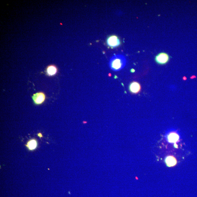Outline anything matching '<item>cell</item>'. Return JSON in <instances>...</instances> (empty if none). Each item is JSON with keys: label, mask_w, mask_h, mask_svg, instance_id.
I'll return each instance as SVG.
<instances>
[{"label": "cell", "mask_w": 197, "mask_h": 197, "mask_svg": "<svg viewBox=\"0 0 197 197\" xmlns=\"http://www.w3.org/2000/svg\"><path fill=\"white\" fill-rule=\"evenodd\" d=\"M126 59L122 55H116L113 56L109 61L110 68L114 71H119L123 68L125 66Z\"/></svg>", "instance_id": "obj_1"}, {"label": "cell", "mask_w": 197, "mask_h": 197, "mask_svg": "<svg viewBox=\"0 0 197 197\" xmlns=\"http://www.w3.org/2000/svg\"><path fill=\"white\" fill-rule=\"evenodd\" d=\"M170 60V56L165 52H161L157 54L155 58V61L157 64L161 65L167 64Z\"/></svg>", "instance_id": "obj_2"}, {"label": "cell", "mask_w": 197, "mask_h": 197, "mask_svg": "<svg viewBox=\"0 0 197 197\" xmlns=\"http://www.w3.org/2000/svg\"><path fill=\"white\" fill-rule=\"evenodd\" d=\"M107 44L110 47L114 48L120 45V40L116 36H111L107 38Z\"/></svg>", "instance_id": "obj_3"}, {"label": "cell", "mask_w": 197, "mask_h": 197, "mask_svg": "<svg viewBox=\"0 0 197 197\" xmlns=\"http://www.w3.org/2000/svg\"><path fill=\"white\" fill-rule=\"evenodd\" d=\"M129 90L130 92L133 94H138L140 92L141 90V87L140 84L137 82H131L129 86Z\"/></svg>", "instance_id": "obj_4"}, {"label": "cell", "mask_w": 197, "mask_h": 197, "mask_svg": "<svg viewBox=\"0 0 197 197\" xmlns=\"http://www.w3.org/2000/svg\"><path fill=\"white\" fill-rule=\"evenodd\" d=\"M32 98L34 103L37 104H40L43 103L45 99V94L43 93H38L33 95Z\"/></svg>", "instance_id": "obj_5"}, {"label": "cell", "mask_w": 197, "mask_h": 197, "mask_svg": "<svg viewBox=\"0 0 197 197\" xmlns=\"http://www.w3.org/2000/svg\"><path fill=\"white\" fill-rule=\"evenodd\" d=\"M179 136L177 133L171 132L167 136V140L170 143H175L179 140Z\"/></svg>", "instance_id": "obj_6"}, {"label": "cell", "mask_w": 197, "mask_h": 197, "mask_svg": "<svg viewBox=\"0 0 197 197\" xmlns=\"http://www.w3.org/2000/svg\"><path fill=\"white\" fill-rule=\"evenodd\" d=\"M165 161L167 166L169 167L174 166L177 163L176 159L172 156L167 157Z\"/></svg>", "instance_id": "obj_7"}, {"label": "cell", "mask_w": 197, "mask_h": 197, "mask_svg": "<svg viewBox=\"0 0 197 197\" xmlns=\"http://www.w3.org/2000/svg\"><path fill=\"white\" fill-rule=\"evenodd\" d=\"M37 146V142L35 140H31L27 143V147L29 149L31 150L35 149L36 148Z\"/></svg>", "instance_id": "obj_8"}, {"label": "cell", "mask_w": 197, "mask_h": 197, "mask_svg": "<svg viewBox=\"0 0 197 197\" xmlns=\"http://www.w3.org/2000/svg\"><path fill=\"white\" fill-rule=\"evenodd\" d=\"M57 69L53 66H49L47 69V72L50 75H53L56 73Z\"/></svg>", "instance_id": "obj_9"}, {"label": "cell", "mask_w": 197, "mask_h": 197, "mask_svg": "<svg viewBox=\"0 0 197 197\" xmlns=\"http://www.w3.org/2000/svg\"><path fill=\"white\" fill-rule=\"evenodd\" d=\"M38 136L40 137H43L42 136V134H41V133H39V134H38Z\"/></svg>", "instance_id": "obj_10"}, {"label": "cell", "mask_w": 197, "mask_h": 197, "mask_svg": "<svg viewBox=\"0 0 197 197\" xmlns=\"http://www.w3.org/2000/svg\"><path fill=\"white\" fill-rule=\"evenodd\" d=\"M131 72H135V70L133 69H132L131 70Z\"/></svg>", "instance_id": "obj_11"}]
</instances>
